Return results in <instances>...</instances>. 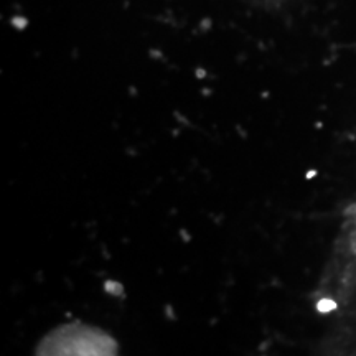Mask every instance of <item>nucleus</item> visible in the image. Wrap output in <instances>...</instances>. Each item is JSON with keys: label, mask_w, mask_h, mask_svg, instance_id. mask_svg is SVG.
<instances>
[{"label": "nucleus", "mask_w": 356, "mask_h": 356, "mask_svg": "<svg viewBox=\"0 0 356 356\" xmlns=\"http://www.w3.org/2000/svg\"><path fill=\"white\" fill-rule=\"evenodd\" d=\"M248 2L254 3V6H259V7L274 8V7H279L284 0H248Z\"/></svg>", "instance_id": "nucleus-1"}]
</instances>
